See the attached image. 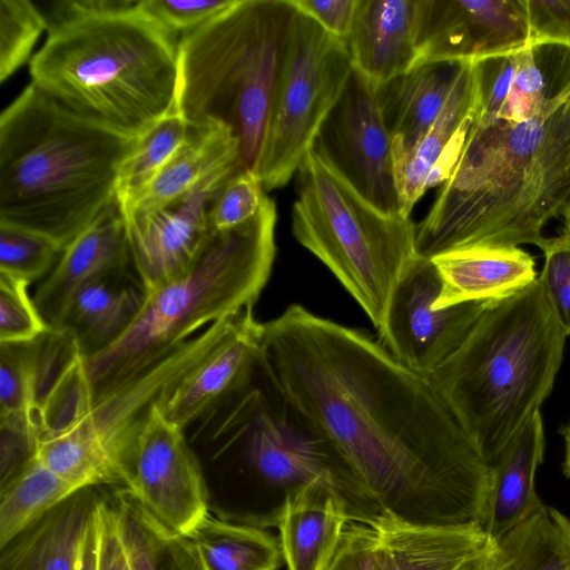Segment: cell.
<instances>
[{
    "mask_svg": "<svg viewBox=\"0 0 570 570\" xmlns=\"http://www.w3.org/2000/svg\"><path fill=\"white\" fill-rule=\"evenodd\" d=\"M242 312L197 333L95 404L80 379L67 392L59 417L109 460L125 488L138 438L153 406L230 335Z\"/></svg>",
    "mask_w": 570,
    "mask_h": 570,
    "instance_id": "11",
    "label": "cell"
},
{
    "mask_svg": "<svg viewBox=\"0 0 570 570\" xmlns=\"http://www.w3.org/2000/svg\"><path fill=\"white\" fill-rule=\"evenodd\" d=\"M100 487L82 488L0 548V570H78Z\"/></svg>",
    "mask_w": 570,
    "mask_h": 570,
    "instance_id": "25",
    "label": "cell"
},
{
    "mask_svg": "<svg viewBox=\"0 0 570 570\" xmlns=\"http://www.w3.org/2000/svg\"><path fill=\"white\" fill-rule=\"evenodd\" d=\"M495 561V542L490 539L485 546L466 558L456 570H493Z\"/></svg>",
    "mask_w": 570,
    "mask_h": 570,
    "instance_id": "48",
    "label": "cell"
},
{
    "mask_svg": "<svg viewBox=\"0 0 570 570\" xmlns=\"http://www.w3.org/2000/svg\"><path fill=\"white\" fill-rule=\"evenodd\" d=\"M263 352L381 515L480 522L490 468L428 376L299 304L264 323Z\"/></svg>",
    "mask_w": 570,
    "mask_h": 570,
    "instance_id": "1",
    "label": "cell"
},
{
    "mask_svg": "<svg viewBox=\"0 0 570 570\" xmlns=\"http://www.w3.org/2000/svg\"><path fill=\"white\" fill-rule=\"evenodd\" d=\"M543 452L544 433L539 411L490 466L489 488L479 522L488 538L497 540L542 504L535 491V472Z\"/></svg>",
    "mask_w": 570,
    "mask_h": 570,
    "instance_id": "24",
    "label": "cell"
},
{
    "mask_svg": "<svg viewBox=\"0 0 570 570\" xmlns=\"http://www.w3.org/2000/svg\"><path fill=\"white\" fill-rule=\"evenodd\" d=\"M76 491L35 454L0 483V548Z\"/></svg>",
    "mask_w": 570,
    "mask_h": 570,
    "instance_id": "33",
    "label": "cell"
},
{
    "mask_svg": "<svg viewBox=\"0 0 570 570\" xmlns=\"http://www.w3.org/2000/svg\"><path fill=\"white\" fill-rule=\"evenodd\" d=\"M141 0H66L46 16L31 83L61 107L139 137L175 108L179 37Z\"/></svg>",
    "mask_w": 570,
    "mask_h": 570,
    "instance_id": "4",
    "label": "cell"
},
{
    "mask_svg": "<svg viewBox=\"0 0 570 570\" xmlns=\"http://www.w3.org/2000/svg\"><path fill=\"white\" fill-rule=\"evenodd\" d=\"M240 170L223 168L160 207L124 214L132 266L147 292L194 266L212 235L210 205L223 185Z\"/></svg>",
    "mask_w": 570,
    "mask_h": 570,
    "instance_id": "15",
    "label": "cell"
},
{
    "mask_svg": "<svg viewBox=\"0 0 570 570\" xmlns=\"http://www.w3.org/2000/svg\"><path fill=\"white\" fill-rule=\"evenodd\" d=\"M372 528L380 570H456L489 540L479 523L423 525L382 515Z\"/></svg>",
    "mask_w": 570,
    "mask_h": 570,
    "instance_id": "27",
    "label": "cell"
},
{
    "mask_svg": "<svg viewBox=\"0 0 570 570\" xmlns=\"http://www.w3.org/2000/svg\"><path fill=\"white\" fill-rule=\"evenodd\" d=\"M535 52L537 49L530 46L515 52L513 79L497 119L520 124L533 119L543 110L548 97Z\"/></svg>",
    "mask_w": 570,
    "mask_h": 570,
    "instance_id": "39",
    "label": "cell"
},
{
    "mask_svg": "<svg viewBox=\"0 0 570 570\" xmlns=\"http://www.w3.org/2000/svg\"><path fill=\"white\" fill-rule=\"evenodd\" d=\"M263 332L264 323L248 305L230 335L157 403L161 414L186 431L217 407L250 375L263 351Z\"/></svg>",
    "mask_w": 570,
    "mask_h": 570,
    "instance_id": "17",
    "label": "cell"
},
{
    "mask_svg": "<svg viewBox=\"0 0 570 570\" xmlns=\"http://www.w3.org/2000/svg\"><path fill=\"white\" fill-rule=\"evenodd\" d=\"M46 16L28 0H0V82L27 62L45 29Z\"/></svg>",
    "mask_w": 570,
    "mask_h": 570,
    "instance_id": "35",
    "label": "cell"
},
{
    "mask_svg": "<svg viewBox=\"0 0 570 570\" xmlns=\"http://www.w3.org/2000/svg\"><path fill=\"white\" fill-rule=\"evenodd\" d=\"M311 150L375 207L402 214L377 85L354 68Z\"/></svg>",
    "mask_w": 570,
    "mask_h": 570,
    "instance_id": "12",
    "label": "cell"
},
{
    "mask_svg": "<svg viewBox=\"0 0 570 570\" xmlns=\"http://www.w3.org/2000/svg\"><path fill=\"white\" fill-rule=\"evenodd\" d=\"M294 8L315 21L330 35L346 41L348 38L357 0H289Z\"/></svg>",
    "mask_w": 570,
    "mask_h": 570,
    "instance_id": "45",
    "label": "cell"
},
{
    "mask_svg": "<svg viewBox=\"0 0 570 570\" xmlns=\"http://www.w3.org/2000/svg\"><path fill=\"white\" fill-rule=\"evenodd\" d=\"M566 443V456L563 463L564 473L570 478V424L562 431Z\"/></svg>",
    "mask_w": 570,
    "mask_h": 570,
    "instance_id": "49",
    "label": "cell"
},
{
    "mask_svg": "<svg viewBox=\"0 0 570 570\" xmlns=\"http://www.w3.org/2000/svg\"><path fill=\"white\" fill-rule=\"evenodd\" d=\"M265 196V189L253 171L236 173L223 185L210 205V230L225 232L246 224L258 214Z\"/></svg>",
    "mask_w": 570,
    "mask_h": 570,
    "instance_id": "38",
    "label": "cell"
},
{
    "mask_svg": "<svg viewBox=\"0 0 570 570\" xmlns=\"http://www.w3.org/2000/svg\"><path fill=\"white\" fill-rule=\"evenodd\" d=\"M228 167L244 170L239 142L233 132L217 125L189 127L184 144L139 200L125 213L160 207L184 195L212 174Z\"/></svg>",
    "mask_w": 570,
    "mask_h": 570,
    "instance_id": "29",
    "label": "cell"
},
{
    "mask_svg": "<svg viewBox=\"0 0 570 570\" xmlns=\"http://www.w3.org/2000/svg\"><path fill=\"white\" fill-rule=\"evenodd\" d=\"M566 337L537 278L489 302L428 376L489 468L550 394Z\"/></svg>",
    "mask_w": 570,
    "mask_h": 570,
    "instance_id": "6",
    "label": "cell"
},
{
    "mask_svg": "<svg viewBox=\"0 0 570 570\" xmlns=\"http://www.w3.org/2000/svg\"><path fill=\"white\" fill-rule=\"evenodd\" d=\"M126 488L156 519L184 535L209 513L198 456L186 431L169 422L157 403L138 438Z\"/></svg>",
    "mask_w": 570,
    "mask_h": 570,
    "instance_id": "14",
    "label": "cell"
},
{
    "mask_svg": "<svg viewBox=\"0 0 570 570\" xmlns=\"http://www.w3.org/2000/svg\"><path fill=\"white\" fill-rule=\"evenodd\" d=\"M421 0H357L345 43L353 68L376 85L419 62Z\"/></svg>",
    "mask_w": 570,
    "mask_h": 570,
    "instance_id": "21",
    "label": "cell"
},
{
    "mask_svg": "<svg viewBox=\"0 0 570 570\" xmlns=\"http://www.w3.org/2000/svg\"><path fill=\"white\" fill-rule=\"evenodd\" d=\"M296 177L294 237L333 273L381 332L394 288L419 256L416 225L407 216L375 207L313 150Z\"/></svg>",
    "mask_w": 570,
    "mask_h": 570,
    "instance_id": "9",
    "label": "cell"
},
{
    "mask_svg": "<svg viewBox=\"0 0 570 570\" xmlns=\"http://www.w3.org/2000/svg\"><path fill=\"white\" fill-rule=\"evenodd\" d=\"M529 46L558 45L570 49V0H523Z\"/></svg>",
    "mask_w": 570,
    "mask_h": 570,
    "instance_id": "43",
    "label": "cell"
},
{
    "mask_svg": "<svg viewBox=\"0 0 570 570\" xmlns=\"http://www.w3.org/2000/svg\"><path fill=\"white\" fill-rule=\"evenodd\" d=\"M132 264L125 218L115 198L61 253L33 297L51 330L61 331L70 304L86 284Z\"/></svg>",
    "mask_w": 570,
    "mask_h": 570,
    "instance_id": "18",
    "label": "cell"
},
{
    "mask_svg": "<svg viewBox=\"0 0 570 570\" xmlns=\"http://www.w3.org/2000/svg\"><path fill=\"white\" fill-rule=\"evenodd\" d=\"M186 537L205 570H279L285 563L278 535L210 512Z\"/></svg>",
    "mask_w": 570,
    "mask_h": 570,
    "instance_id": "31",
    "label": "cell"
},
{
    "mask_svg": "<svg viewBox=\"0 0 570 570\" xmlns=\"http://www.w3.org/2000/svg\"><path fill=\"white\" fill-rule=\"evenodd\" d=\"M442 281L435 306L492 302L508 297L538 278L533 257L517 246H470L432 258Z\"/></svg>",
    "mask_w": 570,
    "mask_h": 570,
    "instance_id": "22",
    "label": "cell"
},
{
    "mask_svg": "<svg viewBox=\"0 0 570 570\" xmlns=\"http://www.w3.org/2000/svg\"><path fill=\"white\" fill-rule=\"evenodd\" d=\"M494 542L493 570H570V519L544 503Z\"/></svg>",
    "mask_w": 570,
    "mask_h": 570,
    "instance_id": "32",
    "label": "cell"
},
{
    "mask_svg": "<svg viewBox=\"0 0 570 570\" xmlns=\"http://www.w3.org/2000/svg\"><path fill=\"white\" fill-rule=\"evenodd\" d=\"M350 521L347 503L332 481L318 479L298 490L277 525L287 570H326Z\"/></svg>",
    "mask_w": 570,
    "mask_h": 570,
    "instance_id": "23",
    "label": "cell"
},
{
    "mask_svg": "<svg viewBox=\"0 0 570 570\" xmlns=\"http://www.w3.org/2000/svg\"><path fill=\"white\" fill-rule=\"evenodd\" d=\"M61 253L52 240L40 234L0 225V273L31 284L51 272Z\"/></svg>",
    "mask_w": 570,
    "mask_h": 570,
    "instance_id": "36",
    "label": "cell"
},
{
    "mask_svg": "<svg viewBox=\"0 0 570 570\" xmlns=\"http://www.w3.org/2000/svg\"><path fill=\"white\" fill-rule=\"evenodd\" d=\"M570 202V80L540 115L472 121L459 159L423 220L416 249L432 258L470 246L544 243Z\"/></svg>",
    "mask_w": 570,
    "mask_h": 570,
    "instance_id": "3",
    "label": "cell"
},
{
    "mask_svg": "<svg viewBox=\"0 0 570 570\" xmlns=\"http://www.w3.org/2000/svg\"><path fill=\"white\" fill-rule=\"evenodd\" d=\"M196 423L188 441L213 515L277 528L293 494L327 479L344 497L352 521L373 525L381 518L328 439L286 393L263 351L246 382Z\"/></svg>",
    "mask_w": 570,
    "mask_h": 570,
    "instance_id": "2",
    "label": "cell"
},
{
    "mask_svg": "<svg viewBox=\"0 0 570 570\" xmlns=\"http://www.w3.org/2000/svg\"><path fill=\"white\" fill-rule=\"evenodd\" d=\"M544 266L538 276L552 314L566 336L570 335V236L547 237L540 247Z\"/></svg>",
    "mask_w": 570,
    "mask_h": 570,
    "instance_id": "40",
    "label": "cell"
},
{
    "mask_svg": "<svg viewBox=\"0 0 570 570\" xmlns=\"http://www.w3.org/2000/svg\"><path fill=\"white\" fill-rule=\"evenodd\" d=\"M525 47L523 0H421L419 62L473 63Z\"/></svg>",
    "mask_w": 570,
    "mask_h": 570,
    "instance_id": "16",
    "label": "cell"
},
{
    "mask_svg": "<svg viewBox=\"0 0 570 570\" xmlns=\"http://www.w3.org/2000/svg\"><path fill=\"white\" fill-rule=\"evenodd\" d=\"M561 216L563 217V224H564L562 234L570 236V202L566 206Z\"/></svg>",
    "mask_w": 570,
    "mask_h": 570,
    "instance_id": "50",
    "label": "cell"
},
{
    "mask_svg": "<svg viewBox=\"0 0 570 570\" xmlns=\"http://www.w3.org/2000/svg\"><path fill=\"white\" fill-rule=\"evenodd\" d=\"M463 63L421 61L377 85V101L392 139L393 157L407 153L443 109Z\"/></svg>",
    "mask_w": 570,
    "mask_h": 570,
    "instance_id": "26",
    "label": "cell"
},
{
    "mask_svg": "<svg viewBox=\"0 0 570 570\" xmlns=\"http://www.w3.org/2000/svg\"><path fill=\"white\" fill-rule=\"evenodd\" d=\"M112 505L131 570H205L186 535L156 519L125 487H111Z\"/></svg>",
    "mask_w": 570,
    "mask_h": 570,
    "instance_id": "30",
    "label": "cell"
},
{
    "mask_svg": "<svg viewBox=\"0 0 570 570\" xmlns=\"http://www.w3.org/2000/svg\"><path fill=\"white\" fill-rule=\"evenodd\" d=\"M276 219V204L266 195L253 219L230 230L212 232L187 273L147 292L126 331L83 358L91 404L206 327L254 305L272 272Z\"/></svg>",
    "mask_w": 570,
    "mask_h": 570,
    "instance_id": "7",
    "label": "cell"
},
{
    "mask_svg": "<svg viewBox=\"0 0 570 570\" xmlns=\"http://www.w3.org/2000/svg\"><path fill=\"white\" fill-rule=\"evenodd\" d=\"M236 0H141V8L179 38L188 33L224 10Z\"/></svg>",
    "mask_w": 570,
    "mask_h": 570,
    "instance_id": "42",
    "label": "cell"
},
{
    "mask_svg": "<svg viewBox=\"0 0 570 570\" xmlns=\"http://www.w3.org/2000/svg\"><path fill=\"white\" fill-rule=\"evenodd\" d=\"M189 126L174 108L136 138L122 161L116 183V198L122 213L130 209L184 144Z\"/></svg>",
    "mask_w": 570,
    "mask_h": 570,
    "instance_id": "34",
    "label": "cell"
},
{
    "mask_svg": "<svg viewBox=\"0 0 570 570\" xmlns=\"http://www.w3.org/2000/svg\"><path fill=\"white\" fill-rule=\"evenodd\" d=\"M352 70L345 41L296 10L253 171L265 190L297 173Z\"/></svg>",
    "mask_w": 570,
    "mask_h": 570,
    "instance_id": "10",
    "label": "cell"
},
{
    "mask_svg": "<svg viewBox=\"0 0 570 570\" xmlns=\"http://www.w3.org/2000/svg\"><path fill=\"white\" fill-rule=\"evenodd\" d=\"M72 335L50 330L38 338L0 344V429L40 433V404L62 367L78 352Z\"/></svg>",
    "mask_w": 570,
    "mask_h": 570,
    "instance_id": "19",
    "label": "cell"
},
{
    "mask_svg": "<svg viewBox=\"0 0 570 570\" xmlns=\"http://www.w3.org/2000/svg\"><path fill=\"white\" fill-rule=\"evenodd\" d=\"M96 513L99 530L97 570H131L112 505L104 491Z\"/></svg>",
    "mask_w": 570,
    "mask_h": 570,
    "instance_id": "46",
    "label": "cell"
},
{
    "mask_svg": "<svg viewBox=\"0 0 570 570\" xmlns=\"http://www.w3.org/2000/svg\"><path fill=\"white\" fill-rule=\"evenodd\" d=\"M97 505L85 531L79 556L78 570H97L99 546V530L96 513Z\"/></svg>",
    "mask_w": 570,
    "mask_h": 570,
    "instance_id": "47",
    "label": "cell"
},
{
    "mask_svg": "<svg viewBox=\"0 0 570 570\" xmlns=\"http://www.w3.org/2000/svg\"><path fill=\"white\" fill-rule=\"evenodd\" d=\"M296 9L289 0H236L178 45L175 109L189 127L228 128L254 171Z\"/></svg>",
    "mask_w": 570,
    "mask_h": 570,
    "instance_id": "8",
    "label": "cell"
},
{
    "mask_svg": "<svg viewBox=\"0 0 570 570\" xmlns=\"http://www.w3.org/2000/svg\"><path fill=\"white\" fill-rule=\"evenodd\" d=\"M515 52L473 62V120H492L508 96L515 68Z\"/></svg>",
    "mask_w": 570,
    "mask_h": 570,
    "instance_id": "41",
    "label": "cell"
},
{
    "mask_svg": "<svg viewBox=\"0 0 570 570\" xmlns=\"http://www.w3.org/2000/svg\"><path fill=\"white\" fill-rule=\"evenodd\" d=\"M29 285L0 273V344L31 342L51 330L29 296Z\"/></svg>",
    "mask_w": 570,
    "mask_h": 570,
    "instance_id": "37",
    "label": "cell"
},
{
    "mask_svg": "<svg viewBox=\"0 0 570 570\" xmlns=\"http://www.w3.org/2000/svg\"><path fill=\"white\" fill-rule=\"evenodd\" d=\"M326 570H380L374 528L350 521Z\"/></svg>",
    "mask_w": 570,
    "mask_h": 570,
    "instance_id": "44",
    "label": "cell"
},
{
    "mask_svg": "<svg viewBox=\"0 0 570 570\" xmlns=\"http://www.w3.org/2000/svg\"><path fill=\"white\" fill-rule=\"evenodd\" d=\"M147 291L128 266L81 287L68 309L62 330L68 331L83 358L114 343L140 311Z\"/></svg>",
    "mask_w": 570,
    "mask_h": 570,
    "instance_id": "28",
    "label": "cell"
},
{
    "mask_svg": "<svg viewBox=\"0 0 570 570\" xmlns=\"http://www.w3.org/2000/svg\"><path fill=\"white\" fill-rule=\"evenodd\" d=\"M135 142L30 82L0 115V225L40 234L63 250L116 198Z\"/></svg>",
    "mask_w": 570,
    "mask_h": 570,
    "instance_id": "5",
    "label": "cell"
},
{
    "mask_svg": "<svg viewBox=\"0 0 570 570\" xmlns=\"http://www.w3.org/2000/svg\"><path fill=\"white\" fill-rule=\"evenodd\" d=\"M473 63H463L438 118L405 154L393 157L401 213L410 217L426 190L454 168L473 120Z\"/></svg>",
    "mask_w": 570,
    "mask_h": 570,
    "instance_id": "20",
    "label": "cell"
},
{
    "mask_svg": "<svg viewBox=\"0 0 570 570\" xmlns=\"http://www.w3.org/2000/svg\"><path fill=\"white\" fill-rule=\"evenodd\" d=\"M442 289L430 258L417 256L401 276L389 305L382 345L403 365L429 376L463 342L489 302L439 308Z\"/></svg>",
    "mask_w": 570,
    "mask_h": 570,
    "instance_id": "13",
    "label": "cell"
}]
</instances>
